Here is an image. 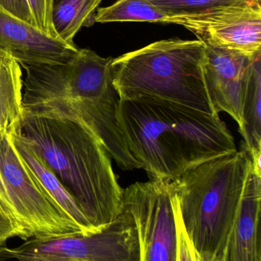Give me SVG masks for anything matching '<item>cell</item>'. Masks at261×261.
Wrapping results in <instances>:
<instances>
[{"mask_svg": "<svg viewBox=\"0 0 261 261\" xmlns=\"http://www.w3.org/2000/svg\"><path fill=\"white\" fill-rule=\"evenodd\" d=\"M252 160L247 147L171 181L185 231L199 256L225 254Z\"/></svg>", "mask_w": 261, "mask_h": 261, "instance_id": "obj_5", "label": "cell"}, {"mask_svg": "<svg viewBox=\"0 0 261 261\" xmlns=\"http://www.w3.org/2000/svg\"><path fill=\"white\" fill-rule=\"evenodd\" d=\"M205 44L235 50L249 56L261 54V0L196 17L176 18Z\"/></svg>", "mask_w": 261, "mask_h": 261, "instance_id": "obj_9", "label": "cell"}, {"mask_svg": "<svg viewBox=\"0 0 261 261\" xmlns=\"http://www.w3.org/2000/svg\"><path fill=\"white\" fill-rule=\"evenodd\" d=\"M102 0H54L52 21L57 38L76 47L74 38L84 26L93 24Z\"/></svg>", "mask_w": 261, "mask_h": 261, "instance_id": "obj_16", "label": "cell"}, {"mask_svg": "<svg viewBox=\"0 0 261 261\" xmlns=\"http://www.w3.org/2000/svg\"><path fill=\"white\" fill-rule=\"evenodd\" d=\"M261 54L250 64L242 106L239 132L252 160L253 168L261 174Z\"/></svg>", "mask_w": 261, "mask_h": 261, "instance_id": "obj_14", "label": "cell"}, {"mask_svg": "<svg viewBox=\"0 0 261 261\" xmlns=\"http://www.w3.org/2000/svg\"><path fill=\"white\" fill-rule=\"evenodd\" d=\"M16 132L42 158L95 231L119 216L124 190L108 152L84 122L69 116L23 115Z\"/></svg>", "mask_w": 261, "mask_h": 261, "instance_id": "obj_3", "label": "cell"}, {"mask_svg": "<svg viewBox=\"0 0 261 261\" xmlns=\"http://www.w3.org/2000/svg\"><path fill=\"white\" fill-rule=\"evenodd\" d=\"M95 22L150 21L173 23V17L165 13L150 0H116L107 7L97 9Z\"/></svg>", "mask_w": 261, "mask_h": 261, "instance_id": "obj_17", "label": "cell"}, {"mask_svg": "<svg viewBox=\"0 0 261 261\" xmlns=\"http://www.w3.org/2000/svg\"><path fill=\"white\" fill-rule=\"evenodd\" d=\"M205 44L204 76L211 105L217 114L228 113L240 126L248 68L258 55Z\"/></svg>", "mask_w": 261, "mask_h": 261, "instance_id": "obj_10", "label": "cell"}, {"mask_svg": "<svg viewBox=\"0 0 261 261\" xmlns=\"http://www.w3.org/2000/svg\"><path fill=\"white\" fill-rule=\"evenodd\" d=\"M123 206L131 214L139 244V261H176L175 196L171 181L136 182L124 190Z\"/></svg>", "mask_w": 261, "mask_h": 261, "instance_id": "obj_8", "label": "cell"}, {"mask_svg": "<svg viewBox=\"0 0 261 261\" xmlns=\"http://www.w3.org/2000/svg\"><path fill=\"white\" fill-rule=\"evenodd\" d=\"M0 172L27 239L81 233L44 191L9 133L0 141Z\"/></svg>", "mask_w": 261, "mask_h": 261, "instance_id": "obj_7", "label": "cell"}, {"mask_svg": "<svg viewBox=\"0 0 261 261\" xmlns=\"http://www.w3.org/2000/svg\"><path fill=\"white\" fill-rule=\"evenodd\" d=\"M118 123L129 151L153 180L173 181L238 151L219 115L154 99L121 100Z\"/></svg>", "mask_w": 261, "mask_h": 261, "instance_id": "obj_1", "label": "cell"}, {"mask_svg": "<svg viewBox=\"0 0 261 261\" xmlns=\"http://www.w3.org/2000/svg\"><path fill=\"white\" fill-rule=\"evenodd\" d=\"M174 192V190H173ZM176 231H177V258L176 261H199V254L192 243L181 217L179 204L175 195Z\"/></svg>", "mask_w": 261, "mask_h": 261, "instance_id": "obj_20", "label": "cell"}, {"mask_svg": "<svg viewBox=\"0 0 261 261\" xmlns=\"http://www.w3.org/2000/svg\"><path fill=\"white\" fill-rule=\"evenodd\" d=\"M12 136L20 156L35 175L44 191L66 217L72 221L81 234L87 236L98 232L93 229L75 199L63 187L59 179L33 147L21 135H18L16 130L12 132Z\"/></svg>", "mask_w": 261, "mask_h": 261, "instance_id": "obj_13", "label": "cell"}, {"mask_svg": "<svg viewBox=\"0 0 261 261\" xmlns=\"http://www.w3.org/2000/svg\"><path fill=\"white\" fill-rule=\"evenodd\" d=\"M0 50L22 67L64 64L78 48L48 37L0 6Z\"/></svg>", "mask_w": 261, "mask_h": 261, "instance_id": "obj_11", "label": "cell"}, {"mask_svg": "<svg viewBox=\"0 0 261 261\" xmlns=\"http://www.w3.org/2000/svg\"><path fill=\"white\" fill-rule=\"evenodd\" d=\"M21 65L0 50V141L18 129L23 117Z\"/></svg>", "mask_w": 261, "mask_h": 261, "instance_id": "obj_15", "label": "cell"}, {"mask_svg": "<svg viewBox=\"0 0 261 261\" xmlns=\"http://www.w3.org/2000/svg\"><path fill=\"white\" fill-rule=\"evenodd\" d=\"M15 237L26 240V236L18 224L7 214L0 205V246H3L9 239Z\"/></svg>", "mask_w": 261, "mask_h": 261, "instance_id": "obj_21", "label": "cell"}, {"mask_svg": "<svg viewBox=\"0 0 261 261\" xmlns=\"http://www.w3.org/2000/svg\"><path fill=\"white\" fill-rule=\"evenodd\" d=\"M199 261H225V255L224 254H205V255L199 256Z\"/></svg>", "mask_w": 261, "mask_h": 261, "instance_id": "obj_23", "label": "cell"}, {"mask_svg": "<svg viewBox=\"0 0 261 261\" xmlns=\"http://www.w3.org/2000/svg\"><path fill=\"white\" fill-rule=\"evenodd\" d=\"M201 40H162L115 58L113 83L121 100L154 99L202 113L215 112L204 76Z\"/></svg>", "mask_w": 261, "mask_h": 261, "instance_id": "obj_4", "label": "cell"}, {"mask_svg": "<svg viewBox=\"0 0 261 261\" xmlns=\"http://www.w3.org/2000/svg\"><path fill=\"white\" fill-rule=\"evenodd\" d=\"M26 1L32 18V26L48 37L58 39L52 21L54 0Z\"/></svg>", "mask_w": 261, "mask_h": 261, "instance_id": "obj_19", "label": "cell"}, {"mask_svg": "<svg viewBox=\"0 0 261 261\" xmlns=\"http://www.w3.org/2000/svg\"><path fill=\"white\" fill-rule=\"evenodd\" d=\"M113 60L78 48L64 64L22 66L23 115L69 116L81 121L121 169H139L118 123L121 98L113 85Z\"/></svg>", "mask_w": 261, "mask_h": 261, "instance_id": "obj_2", "label": "cell"}, {"mask_svg": "<svg viewBox=\"0 0 261 261\" xmlns=\"http://www.w3.org/2000/svg\"><path fill=\"white\" fill-rule=\"evenodd\" d=\"M0 261H139L137 229L123 206L101 231L32 238L16 248L0 246Z\"/></svg>", "mask_w": 261, "mask_h": 261, "instance_id": "obj_6", "label": "cell"}, {"mask_svg": "<svg viewBox=\"0 0 261 261\" xmlns=\"http://www.w3.org/2000/svg\"><path fill=\"white\" fill-rule=\"evenodd\" d=\"M0 6L15 18L32 24V18L26 0H0Z\"/></svg>", "mask_w": 261, "mask_h": 261, "instance_id": "obj_22", "label": "cell"}, {"mask_svg": "<svg viewBox=\"0 0 261 261\" xmlns=\"http://www.w3.org/2000/svg\"><path fill=\"white\" fill-rule=\"evenodd\" d=\"M153 4L173 17H196L243 4L249 0H150Z\"/></svg>", "mask_w": 261, "mask_h": 261, "instance_id": "obj_18", "label": "cell"}, {"mask_svg": "<svg viewBox=\"0 0 261 261\" xmlns=\"http://www.w3.org/2000/svg\"><path fill=\"white\" fill-rule=\"evenodd\" d=\"M261 175L251 167L227 239L225 261H261Z\"/></svg>", "mask_w": 261, "mask_h": 261, "instance_id": "obj_12", "label": "cell"}]
</instances>
